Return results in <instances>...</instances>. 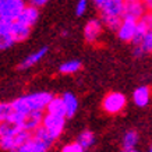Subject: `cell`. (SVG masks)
<instances>
[{
	"instance_id": "obj_13",
	"label": "cell",
	"mask_w": 152,
	"mask_h": 152,
	"mask_svg": "<svg viewBox=\"0 0 152 152\" xmlns=\"http://www.w3.org/2000/svg\"><path fill=\"white\" fill-rule=\"evenodd\" d=\"M133 53L135 57H140V56L152 53V29H149V31L134 45Z\"/></svg>"
},
{
	"instance_id": "obj_12",
	"label": "cell",
	"mask_w": 152,
	"mask_h": 152,
	"mask_svg": "<svg viewBox=\"0 0 152 152\" xmlns=\"http://www.w3.org/2000/svg\"><path fill=\"white\" fill-rule=\"evenodd\" d=\"M31 29L32 28L25 25V24L20 23V21H13L11 25H10V32L13 35L14 41L15 43H18V42H24L25 39H28V37L31 35Z\"/></svg>"
},
{
	"instance_id": "obj_24",
	"label": "cell",
	"mask_w": 152,
	"mask_h": 152,
	"mask_svg": "<svg viewBox=\"0 0 152 152\" xmlns=\"http://www.w3.org/2000/svg\"><path fill=\"white\" fill-rule=\"evenodd\" d=\"M88 10V0H78L77 1V4H75V15L77 17H81V15H84V14L87 13Z\"/></svg>"
},
{
	"instance_id": "obj_5",
	"label": "cell",
	"mask_w": 152,
	"mask_h": 152,
	"mask_svg": "<svg viewBox=\"0 0 152 152\" xmlns=\"http://www.w3.org/2000/svg\"><path fill=\"white\" fill-rule=\"evenodd\" d=\"M66 120H67V117H63V116H55L50 115V113H45L42 127L50 134L52 138L57 140L66 127Z\"/></svg>"
},
{
	"instance_id": "obj_20",
	"label": "cell",
	"mask_w": 152,
	"mask_h": 152,
	"mask_svg": "<svg viewBox=\"0 0 152 152\" xmlns=\"http://www.w3.org/2000/svg\"><path fill=\"white\" fill-rule=\"evenodd\" d=\"M138 133L135 130H129L126 131L124 137H123V149H131V148H135L137 144H138Z\"/></svg>"
},
{
	"instance_id": "obj_10",
	"label": "cell",
	"mask_w": 152,
	"mask_h": 152,
	"mask_svg": "<svg viewBox=\"0 0 152 152\" xmlns=\"http://www.w3.org/2000/svg\"><path fill=\"white\" fill-rule=\"evenodd\" d=\"M48 50H49V48L48 46H42V48H39L38 50L32 52L31 55H28L27 57L20 63L18 69L20 70H27V69L34 67V66H37L38 63H39V61H41V60L48 55Z\"/></svg>"
},
{
	"instance_id": "obj_29",
	"label": "cell",
	"mask_w": 152,
	"mask_h": 152,
	"mask_svg": "<svg viewBox=\"0 0 152 152\" xmlns=\"http://www.w3.org/2000/svg\"><path fill=\"white\" fill-rule=\"evenodd\" d=\"M121 152H140V151H137L135 148H131V149H123Z\"/></svg>"
},
{
	"instance_id": "obj_22",
	"label": "cell",
	"mask_w": 152,
	"mask_h": 152,
	"mask_svg": "<svg viewBox=\"0 0 152 152\" xmlns=\"http://www.w3.org/2000/svg\"><path fill=\"white\" fill-rule=\"evenodd\" d=\"M13 112V106H11V102L7 103V102H0V120H7Z\"/></svg>"
},
{
	"instance_id": "obj_26",
	"label": "cell",
	"mask_w": 152,
	"mask_h": 152,
	"mask_svg": "<svg viewBox=\"0 0 152 152\" xmlns=\"http://www.w3.org/2000/svg\"><path fill=\"white\" fill-rule=\"evenodd\" d=\"M27 1H28V4H32L35 7H38V9H41L45 4H48L49 0H27Z\"/></svg>"
},
{
	"instance_id": "obj_17",
	"label": "cell",
	"mask_w": 152,
	"mask_h": 152,
	"mask_svg": "<svg viewBox=\"0 0 152 152\" xmlns=\"http://www.w3.org/2000/svg\"><path fill=\"white\" fill-rule=\"evenodd\" d=\"M23 129L20 124L11 120H1L0 121V137H13Z\"/></svg>"
},
{
	"instance_id": "obj_31",
	"label": "cell",
	"mask_w": 152,
	"mask_h": 152,
	"mask_svg": "<svg viewBox=\"0 0 152 152\" xmlns=\"http://www.w3.org/2000/svg\"><path fill=\"white\" fill-rule=\"evenodd\" d=\"M148 152H152V144H151V147H149V151Z\"/></svg>"
},
{
	"instance_id": "obj_15",
	"label": "cell",
	"mask_w": 152,
	"mask_h": 152,
	"mask_svg": "<svg viewBox=\"0 0 152 152\" xmlns=\"http://www.w3.org/2000/svg\"><path fill=\"white\" fill-rule=\"evenodd\" d=\"M45 113H50V115H55V116L67 117V116H66V106H64V102H63V98L61 96L52 98V101L48 103L46 109H45Z\"/></svg>"
},
{
	"instance_id": "obj_27",
	"label": "cell",
	"mask_w": 152,
	"mask_h": 152,
	"mask_svg": "<svg viewBox=\"0 0 152 152\" xmlns=\"http://www.w3.org/2000/svg\"><path fill=\"white\" fill-rule=\"evenodd\" d=\"M91 1H92V4L95 6V7H96L98 10H99V9L102 7V6L105 4V1H106V0H91Z\"/></svg>"
},
{
	"instance_id": "obj_6",
	"label": "cell",
	"mask_w": 152,
	"mask_h": 152,
	"mask_svg": "<svg viewBox=\"0 0 152 152\" xmlns=\"http://www.w3.org/2000/svg\"><path fill=\"white\" fill-rule=\"evenodd\" d=\"M103 23H102L101 18H91L88 20L85 27H84V39L87 43H96L99 39H101L102 34H103Z\"/></svg>"
},
{
	"instance_id": "obj_2",
	"label": "cell",
	"mask_w": 152,
	"mask_h": 152,
	"mask_svg": "<svg viewBox=\"0 0 152 152\" xmlns=\"http://www.w3.org/2000/svg\"><path fill=\"white\" fill-rule=\"evenodd\" d=\"M127 105V98L121 92H109L106 94L103 101H102V109L107 115H119L126 109Z\"/></svg>"
},
{
	"instance_id": "obj_1",
	"label": "cell",
	"mask_w": 152,
	"mask_h": 152,
	"mask_svg": "<svg viewBox=\"0 0 152 152\" xmlns=\"http://www.w3.org/2000/svg\"><path fill=\"white\" fill-rule=\"evenodd\" d=\"M55 95H52L50 92L42 91V92H32L20 96L17 99H14L11 102L13 110L21 112V113H28L32 110H42L45 112L48 103L52 101V98Z\"/></svg>"
},
{
	"instance_id": "obj_11",
	"label": "cell",
	"mask_w": 152,
	"mask_h": 152,
	"mask_svg": "<svg viewBox=\"0 0 152 152\" xmlns=\"http://www.w3.org/2000/svg\"><path fill=\"white\" fill-rule=\"evenodd\" d=\"M38 20H39V9L32 4H27L25 9H24L23 11H21V14L18 15L17 21H20V23H23V24H25V25H28V27L32 28L34 25L37 24Z\"/></svg>"
},
{
	"instance_id": "obj_16",
	"label": "cell",
	"mask_w": 152,
	"mask_h": 152,
	"mask_svg": "<svg viewBox=\"0 0 152 152\" xmlns=\"http://www.w3.org/2000/svg\"><path fill=\"white\" fill-rule=\"evenodd\" d=\"M61 98H63V102L66 106V116H67V119H70L78 110V99L73 92H64L61 95Z\"/></svg>"
},
{
	"instance_id": "obj_8",
	"label": "cell",
	"mask_w": 152,
	"mask_h": 152,
	"mask_svg": "<svg viewBox=\"0 0 152 152\" xmlns=\"http://www.w3.org/2000/svg\"><path fill=\"white\" fill-rule=\"evenodd\" d=\"M137 23L135 20H130V18H123L121 23H120L117 31H116V35L121 42H126V43H131L135 37V32H137Z\"/></svg>"
},
{
	"instance_id": "obj_30",
	"label": "cell",
	"mask_w": 152,
	"mask_h": 152,
	"mask_svg": "<svg viewBox=\"0 0 152 152\" xmlns=\"http://www.w3.org/2000/svg\"><path fill=\"white\" fill-rule=\"evenodd\" d=\"M61 35H64V37H67V35H69V32H67V31H63V32H61Z\"/></svg>"
},
{
	"instance_id": "obj_9",
	"label": "cell",
	"mask_w": 152,
	"mask_h": 152,
	"mask_svg": "<svg viewBox=\"0 0 152 152\" xmlns=\"http://www.w3.org/2000/svg\"><path fill=\"white\" fill-rule=\"evenodd\" d=\"M43 116L45 113L42 110H32L28 112L25 117H24V121L21 127L24 130H28L29 133H34L35 130H38L42 126V121H43Z\"/></svg>"
},
{
	"instance_id": "obj_14",
	"label": "cell",
	"mask_w": 152,
	"mask_h": 152,
	"mask_svg": "<svg viewBox=\"0 0 152 152\" xmlns=\"http://www.w3.org/2000/svg\"><path fill=\"white\" fill-rule=\"evenodd\" d=\"M151 96H152L151 88L147 87V85H142V87H138L133 92V102L138 107H145L151 102Z\"/></svg>"
},
{
	"instance_id": "obj_7",
	"label": "cell",
	"mask_w": 152,
	"mask_h": 152,
	"mask_svg": "<svg viewBox=\"0 0 152 152\" xmlns=\"http://www.w3.org/2000/svg\"><path fill=\"white\" fill-rule=\"evenodd\" d=\"M148 13L147 6L144 4L142 0H126L123 18H130L138 21Z\"/></svg>"
},
{
	"instance_id": "obj_32",
	"label": "cell",
	"mask_w": 152,
	"mask_h": 152,
	"mask_svg": "<svg viewBox=\"0 0 152 152\" xmlns=\"http://www.w3.org/2000/svg\"><path fill=\"white\" fill-rule=\"evenodd\" d=\"M0 121H1V120H0Z\"/></svg>"
},
{
	"instance_id": "obj_19",
	"label": "cell",
	"mask_w": 152,
	"mask_h": 152,
	"mask_svg": "<svg viewBox=\"0 0 152 152\" xmlns=\"http://www.w3.org/2000/svg\"><path fill=\"white\" fill-rule=\"evenodd\" d=\"M81 67H83V63H81L80 60H69V61H64L63 64H60L59 73L66 74V75H69V74H75L81 70Z\"/></svg>"
},
{
	"instance_id": "obj_23",
	"label": "cell",
	"mask_w": 152,
	"mask_h": 152,
	"mask_svg": "<svg viewBox=\"0 0 152 152\" xmlns=\"http://www.w3.org/2000/svg\"><path fill=\"white\" fill-rule=\"evenodd\" d=\"M87 149L81 145L80 142H69V144H66L64 147L61 148V152H85Z\"/></svg>"
},
{
	"instance_id": "obj_21",
	"label": "cell",
	"mask_w": 152,
	"mask_h": 152,
	"mask_svg": "<svg viewBox=\"0 0 152 152\" xmlns=\"http://www.w3.org/2000/svg\"><path fill=\"white\" fill-rule=\"evenodd\" d=\"M15 41H14L13 35L10 31H4V32H0V50H7L13 46Z\"/></svg>"
},
{
	"instance_id": "obj_28",
	"label": "cell",
	"mask_w": 152,
	"mask_h": 152,
	"mask_svg": "<svg viewBox=\"0 0 152 152\" xmlns=\"http://www.w3.org/2000/svg\"><path fill=\"white\" fill-rule=\"evenodd\" d=\"M142 1H144V4L147 6L148 11H152V0H142Z\"/></svg>"
},
{
	"instance_id": "obj_3",
	"label": "cell",
	"mask_w": 152,
	"mask_h": 152,
	"mask_svg": "<svg viewBox=\"0 0 152 152\" xmlns=\"http://www.w3.org/2000/svg\"><path fill=\"white\" fill-rule=\"evenodd\" d=\"M27 4V0H0V17L9 23H13L18 18Z\"/></svg>"
},
{
	"instance_id": "obj_4",
	"label": "cell",
	"mask_w": 152,
	"mask_h": 152,
	"mask_svg": "<svg viewBox=\"0 0 152 152\" xmlns=\"http://www.w3.org/2000/svg\"><path fill=\"white\" fill-rule=\"evenodd\" d=\"M55 141L56 140L52 138L50 134L48 133L42 126L34 131L31 138H29V142H31V147H32L34 152H48Z\"/></svg>"
},
{
	"instance_id": "obj_18",
	"label": "cell",
	"mask_w": 152,
	"mask_h": 152,
	"mask_svg": "<svg viewBox=\"0 0 152 152\" xmlns=\"http://www.w3.org/2000/svg\"><path fill=\"white\" fill-rule=\"evenodd\" d=\"M77 142L81 144L85 149H89V148H92L94 145H95L96 137H95V134H94L91 130H84V131H81V133L78 134Z\"/></svg>"
},
{
	"instance_id": "obj_25",
	"label": "cell",
	"mask_w": 152,
	"mask_h": 152,
	"mask_svg": "<svg viewBox=\"0 0 152 152\" xmlns=\"http://www.w3.org/2000/svg\"><path fill=\"white\" fill-rule=\"evenodd\" d=\"M13 152H34L32 147H31V142H29V140H28L27 142H24L23 145H20L17 149H14Z\"/></svg>"
}]
</instances>
